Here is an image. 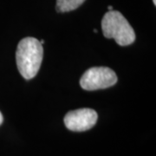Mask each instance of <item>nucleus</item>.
<instances>
[{"label": "nucleus", "mask_w": 156, "mask_h": 156, "mask_svg": "<svg viewBox=\"0 0 156 156\" xmlns=\"http://www.w3.org/2000/svg\"><path fill=\"white\" fill-rule=\"evenodd\" d=\"M40 43H41V44H44V40H41Z\"/></svg>", "instance_id": "6e6552de"}, {"label": "nucleus", "mask_w": 156, "mask_h": 156, "mask_svg": "<svg viewBox=\"0 0 156 156\" xmlns=\"http://www.w3.org/2000/svg\"><path fill=\"white\" fill-rule=\"evenodd\" d=\"M101 30L106 38H113L121 46L133 44L135 40L134 29L121 12L108 11L102 17Z\"/></svg>", "instance_id": "f03ea898"}, {"label": "nucleus", "mask_w": 156, "mask_h": 156, "mask_svg": "<svg viewBox=\"0 0 156 156\" xmlns=\"http://www.w3.org/2000/svg\"><path fill=\"white\" fill-rule=\"evenodd\" d=\"M3 121H4V118H3V115H2V113L0 112V125L3 123Z\"/></svg>", "instance_id": "423d86ee"}, {"label": "nucleus", "mask_w": 156, "mask_h": 156, "mask_svg": "<svg viewBox=\"0 0 156 156\" xmlns=\"http://www.w3.org/2000/svg\"><path fill=\"white\" fill-rule=\"evenodd\" d=\"M85 0H56V10L58 12H69L77 9Z\"/></svg>", "instance_id": "39448f33"}, {"label": "nucleus", "mask_w": 156, "mask_h": 156, "mask_svg": "<svg viewBox=\"0 0 156 156\" xmlns=\"http://www.w3.org/2000/svg\"><path fill=\"white\" fill-rule=\"evenodd\" d=\"M94 32H95V33H97V30H94Z\"/></svg>", "instance_id": "9d476101"}, {"label": "nucleus", "mask_w": 156, "mask_h": 156, "mask_svg": "<svg viewBox=\"0 0 156 156\" xmlns=\"http://www.w3.org/2000/svg\"><path fill=\"white\" fill-rule=\"evenodd\" d=\"M108 11H113V10H114V8H113V6H108Z\"/></svg>", "instance_id": "0eeeda50"}, {"label": "nucleus", "mask_w": 156, "mask_h": 156, "mask_svg": "<svg viewBox=\"0 0 156 156\" xmlns=\"http://www.w3.org/2000/svg\"><path fill=\"white\" fill-rule=\"evenodd\" d=\"M98 119L97 113L91 108H80L67 113L64 117L66 128L74 132H83L92 128Z\"/></svg>", "instance_id": "20e7f679"}, {"label": "nucleus", "mask_w": 156, "mask_h": 156, "mask_svg": "<svg viewBox=\"0 0 156 156\" xmlns=\"http://www.w3.org/2000/svg\"><path fill=\"white\" fill-rule=\"evenodd\" d=\"M117 83L115 71L108 67L90 68L81 77V87L85 90H96L109 88Z\"/></svg>", "instance_id": "7ed1b4c3"}, {"label": "nucleus", "mask_w": 156, "mask_h": 156, "mask_svg": "<svg viewBox=\"0 0 156 156\" xmlns=\"http://www.w3.org/2000/svg\"><path fill=\"white\" fill-rule=\"evenodd\" d=\"M44 49L40 41L35 37H25L17 45L16 61L23 77L30 80L37 76L43 61Z\"/></svg>", "instance_id": "f257e3e1"}, {"label": "nucleus", "mask_w": 156, "mask_h": 156, "mask_svg": "<svg viewBox=\"0 0 156 156\" xmlns=\"http://www.w3.org/2000/svg\"><path fill=\"white\" fill-rule=\"evenodd\" d=\"M153 2H154V5H156V0H153Z\"/></svg>", "instance_id": "1a4fd4ad"}]
</instances>
